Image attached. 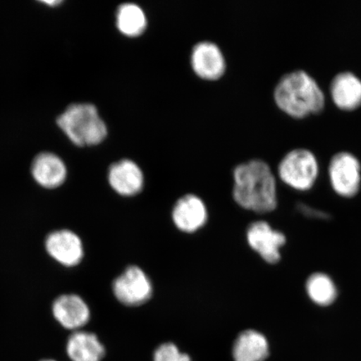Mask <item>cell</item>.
I'll list each match as a JSON object with an SVG mask.
<instances>
[{
  "instance_id": "7a4b0ae2",
  "label": "cell",
  "mask_w": 361,
  "mask_h": 361,
  "mask_svg": "<svg viewBox=\"0 0 361 361\" xmlns=\"http://www.w3.org/2000/svg\"><path fill=\"white\" fill-rule=\"evenodd\" d=\"M275 104L295 119L319 114L326 106V96L317 81L304 70L284 74L274 90Z\"/></svg>"
},
{
  "instance_id": "3957f363",
  "label": "cell",
  "mask_w": 361,
  "mask_h": 361,
  "mask_svg": "<svg viewBox=\"0 0 361 361\" xmlns=\"http://www.w3.org/2000/svg\"><path fill=\"white\" fill-rule=\"evenodd\" d=\"M59 128L75 146H94L106 137L107 126L96 106L92 103H75L59 116Z\"/></svg>"
},
{
  "instance_id": "5b68a950",
  "label": "cell",
  "mask_w": 361,
  "mask_h": 361,
  "mask_svg": "<svg viewBox=\"0 0 361 361\" xmlns=\"http://www.w3.org/2000/svg\"><path fill=\"white\" fill-rule=\"evenodd\" d=\"M329 183L337 195L352 198L361 188V164L359 158L350 152H336L329 161Z\"/></svg>"
},
{
  "instance_id": "5bb4252c",
  "label": "cell",
  "mask_w": 361,
  "mask_h": 361,
  "mask_svg": "<svg viewBox=\"0 0 361 361\" xmlns=\"http://www.w3.org/2000/svg\"><path fill=\"white\" fill-rule=\"evenodd\" d=\"M31 175L39 186L45 189L61 188L65 183L68 171L61 158L55 153L42 152L35 157Z\"/></svg>"
},
{
  "instance_id": "ba28073f",
  "label": "cell",
  "mask_w": 361,
  "mask_h": 361,
  "mask_svg": "<svg viewBox=\"0 0 361 361\" xmlns=\"http://www.w3.org/2000/svg\"><path fill=\"white\" fill-rule=\"evenodd\" d=\"M247 240L252 250L266 263L275 264L281 259V250L286 245L287 238L265 221H257L248 226Z\"/></svg>"
},
{
  "instance_id": "4fadbf2b",
  "label": "cell",
  "mask_w": 361,
  "mask_h": 361,
  "mask_svg": "<svg viewBox=\"0 0 361 361\" xmlns=\"http://www.w3.org/2000/svg\"><path fill=\"white\" fill-rule=\"evenodd\" d=\"M329 93L341 111H353L361 107V79L354 72H338L329 84Z\"/></svg>"
},
{
  "instance_id": "ffe728a7",
  "label": "cell",
  "mask_w": 361,
  "mask_h": 361,
  "mask_svg": "<svg viewBox=\"0 0 361 361\" xmlns=\"http://www.w3.org/2000/svg\"><path fill=\"white\" fill-rule=\"evenodd\" d=\"M298 210L300 213L307 216V218L314 219H328L329 214L324 213L323 211L313 209L312 207L304 204V203H299L297 205Z\"/></svg>"
},
{
  "instance_id": "d6986e66",
  "label": "cell",
  "mask_w": 361,
  "mask_h": 361,
  "mask_svg": "<svg viewBox=\"0 0 361 361\" xmlns=\"http://www.w3.org/2000/svg\"><path fill=\"white\" fill-rule=\"evenodd\" d=\"M153 358L154 361H191L189 355L180 352L173 343H165L157 347Z\"/></svg>"
},
{
  "instance_id": "8992f818",
  "label": "cell",
  "mask_w": 361,
  "mask_h": 361,
  "mask_svg": "<svg viewBox=\"0 0 361 361\" xmlns=\"http://www.w3.org/2000/svg\"><path fill=\"white\" fill-rule=\"evenodd\" d=\"M113 293L126 306H139L151 299L152 283L147 274L138 266H129L112 284Z\"/></svg>"
},
{
  "instance_id": "8fae6325",
  "label": "cell",
  "mask_w": 361,
  "mask_h": 361,
  "mask_svg": "<svg viewBox=\"0 0 361 361\" xmlns=\"http://www.w3.org/2000/svg\"><path fill=\"white\" fill-rule=\"evenodd\" d=\"M191 64L195 73L207 80L219 79L226 69L222 51L218 44L209 40L194 45L191 54Z\"/></svg>"
},
{
  "instance_id": "ac0fdd59",
  "label": "cell",
  "mask_w": 361,
  "mask_h": 361,
  "mask_svg": "<svg viewBox=\"0 0 361 361\" xmlns=\"http://www.w3.org/2000/svg\"><path fill=\"white\" fill-rule=\"evenodd\" d=\"M305 290L310 300L320 307L332 305L338 297L335 282L328 274L324 273L311 274L307 279Z\"/></svg>"
},
{
  "instance_id": "52a82bcc",
  "label": "cell",
  "mask_w": 361,
  "mask_h": 361,
  "mask_svg": "<svg viewBox=\"0 0 361 361\" xmlns=\"http://www.w3.org/2000/svg\"><path fill=\"white\" fill-rule=\"evenodd\" d=\"M47 255L65 268H74L82 262L84 245L78 233L72 230L57 229L49 233L44 240Z\"/></svg>"
},
{
  "instance_id": "6da1fadb",
  "label": "cell",
  "mask_w": 361,
  "mask_h": 361,
  "mask_svg": "<svg viewBox=\"0 0 361 361\" xmlns=\"http://www.w3.org/2000/svg\"><path fill=\"white\" fill-rule=\"evenodd\" d=\"M233 178V198L243 209L261 214L276 209V179L267 162L261 159L243 162L234 169Z\"/></svg>"
},
{
  "instance_id": "9c48e42d",
  "label": "cell",
  "mask_w": 361,
  "mask_h": 361,
  "mask_svg": "<svg viewBox=\"0 0 361 361\" xmlns=\"http://www.w3.org/2000/svg\"><path fill=\"white\" fill-rule=\"evenodd\" d=\"M54 319L63 328L72 332L80 331L90 319V310L82 297L76 293H64L53 301Z\"/></svg>"
},
{
  "instance_id": "30bf717a",
  "label": "cell",
  "mask_w": 361,
  "mask_h": 361,
  "mask_svg": "<svg viewBox=\"0 0 361 361\" xmlns=\"http://www.w3.org/2000/svg\"><path fill=\"white\" fill-rule=\"evenodd\" d=\"M108 182L113 190L120 195L130 197L142 190L144 175L137 162L124 158L110 166Z\"/></svg>"
},
{
  "instance_id": "277c9868",
  "label": "cell",
  "mask_w": 361,
  "mask_h": 361,
  "mask_svg": "<svg viewBox=\"0 0 361 361\" xmlns=\"http://www.w3.org/2000/svg\"><path fill=\"white\" fill-rule=\"evenodd\" d=\"M319 166L313 152L307 148H295L283 156L278 166L282 182L295 190L305 192L314 187Z\"/></svg>"
},
{
  "instance_id": "9a60e30c",
  "label": "cell",
  "mask_w": 361,
  "mask_h": 361,
  "mask_svg": "<svg viewBox=\"0 0 361 361\" xmlns=\"http://www.w3.org/2000/svg\"><path fill=\"white\" fill-rule=\"evenodd\" d=\"M66 353L72 361H102L106 350L97 335L80 329L68 338Z\"/></svg>"
},
{
  "instance_id": "2e32d148",
  "label": "cell",
  "mask_w": 361,
  "mask_h": 361,
  "mask_svg": "<svg viewBox=\"0 0 361 361\" xmlns=\"http://www.w3.org/2000/svg\"><path fill=\"white\" fill-rule=\"evenodd\" d=\"M269 355L267 338L255 329L239 334L233 347L234 361H264Z\"/></svg>"
},
{
  "instance_id": "44dd1931",
  "label": "cell",
  "mask_w": 361,
  "mask_h": 361,
  "mask_svg": "<svg viewBox=\"0 0 361 361\" xmlns=\"http://www.w3.org/2000/svg\"><path fill=\"white\" fill-rule=\"evenodd\" d=\"M40 361H56V360H40Z\"/></svg>"
},
{
  "instance_id": "e0dca14e",
  "label": "cell",
  "mask_w": 361,
  "mask_h": 361,
  "mask_svg": "<svg viewBox=\"0 0 361 361\" xmlns=\"http://www.w3.org/2000/svg\"><path fill=\"white\" fill-rule=\"evenodd\" d=\"M116 22L121 32L128 36L141 35L147 25L145 12L137 4L133 2L121 4L117 8Z\"/></svg>"
},
{
  "instance_id": "7c38bea8",
  "label": "cell",
  "mask_w": 361,
  "mask_h": 361,
  "mask_svg": "<svg viewBox=\"0 0 361 361\" xmlns=\"http://www.w3.org/2000/svg\"><path fill=\"white\" fill-rule=\"evenodd\" d=\"M205 203L194 194H187L180 198L173 207V223L180 231L192 233L203 227L207 221Z\"/></svg>"
}]
</instances>
